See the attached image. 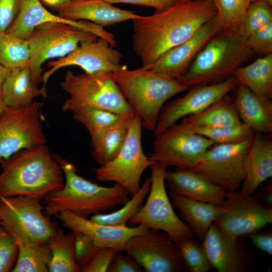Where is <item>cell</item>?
Here are the masks:
<instances>
[{
    "label": "cell",
    "instance_id": "cell-1",
    "mask_svg": "<svg viewBox=\"0 0 272 272\" xmlns=\"http://www.w3.org/2000/svg\"><path fill=\"white\" fill-rule=\"evenodd\" d=\"M217 15L212 0H179L169 8L133 21L132 48L148 67L164 52L192 37Z\"/></svg>",
    "mask_w": 272,
    "mask_h": 272
},
{
    "label": "cell",
    "instance_id": "cell-2",
    "mask_svg": "<svg viewBox=\"0 0 272 272\" xmlns=\"http://www.w3.org/2000/svg\"><path fill=\"white\" fill-rule=\"evenodd\" d=\"M2 165L1 196H24L41 201L63 185V171L46 145L20 150Z\"/></svg>",
    "mask_w": 272,
    "mask_h": 272
},
{
    "label": "cell",
    "instance_id": "cell-3",
    "mask_svg": "<svg viewBox=\"0 0 272 272\" xmlns=\"http://www.w3.org/2000/svg\"><path fill=\"white\" fill-rule=\"evenodd\" d=\"M65 177L63 186L43 199L45 215L49 218L62 211L88 218L101 211L114 209L129 199L128 190L118 183L105 187L88 180L77 173L76 167L63 157L53 155Z\"/></svg>",
    "mask_w": 272,
    "mask_h": 272
},
{
    "label": "cell",
    "instance_id": "cell-4",
    "mask_svg": "<svg viewBox=\"0 0 272 272\" xmlns=\"http://www.w3.org/2000/svg\"><path fill=\"white\" fill-rule=\"evenodd\" d=\"M112 76L134 113L141 118L142 127L153 132L165 103L189 90L176 79L143 66L127 70L124 65Z\"/></svg>",
    "mask_w": 272,
    "mask_h": 272
},
{
    "label": "cell",
    "instance_id": "cell-5",
    "mask_svg": "<svg viewBox=\"0 0 272 272\" xmlns=\"http://www.w3.org/2000/svg\"><path fill=\"white\" fill-rule=\"evenodd\" d=\"M252 53L239 32L222 31L207 43L176 80L189 89L223 82L233 77Z\"/></svg>",
    "mask_w": 272,
    "mask_h": 272
},
{
    "label": "cell",
    "instance_id": "cell-6",
    "mask_svg": "<svg viewBox=\"0 0 272 272\" xmlns=\"http://www.w3.org/2000/svg\"><path fill=\"white\" fill-rule=\"evenodd\" d=\"M60 86L69 95L62 105L64 111L74 113L84 108L94 107L124 116L131 117L135 114L112 74L96 77L87 73L75 75L69 71Z\"/></svg>",
    "mask_w": 272,
    "mask_h": 272
},
{
    "label": "cell",
    "instance_id": "cell-7",
    "mask_svg": "<svg viewBox=\"0 0 272 272\" xmlns=\"http://www.w3.org/2000/svg\"><path fill=\"white\" fill-rule=\"evenodd\" d=\"M43 209L41 200L36 198L0 195L1 225L17 242L47 243L58 228Z\"/></svg>",
    "mask_w": 272,
    "mask_h": 272
},
{
    "label": "cell",
    "instance_id": "cell-8",
    "mask_svg": "<svg viewBox=\"0 0 272 272\" xmlns=\"http://www.w3.org/2000/svg\"><path fill=\"white\" fill-rule=\"evenodd\" d=\"M150 168L151 184L148 198L144 205L129 222L164 232L177 243L193 238L192 231L176 215L168 197L165 185L167 168L157 162Z\"/></svg>",
    "mask_w": 272,
    "mask_h": 272
},
{
    "label": "cell",
    "instance_id": "cell-9",
    "mask_svg": "<svg viewBox=\"0 0 272 272\" xmlns=\"http://www.w3.org/2000/svg\"><path fill=\"white\" fill-rule=\"evenodd\" d=\"M99 36L71 25L53 22L40 24L27 39L31 51L28 65L36 81H42V64L50 58L63 57L84 40Z\"/></svg>",
    "mask_w": 272,
    "mask_h": 272
},
{
    "label": "cell",
    "instance_id": "cell-10",
    "mask_svg": "<svg viewBox=\"0 0 272 272\" xmlns=\"http://www.w3.org/2000/svg\"><path fill=\"white\" fill-rule=\"evenodd\" d=\"M142 128L141 118L135 114L130 121L126 139L118 154L96 170L97 180L115 182L126 188L130 196L141 188L143 172L156 162L143 151Z\"/></svg>",
    "mask_w": 272,
    "mask_h": 272
},
{
    "label": "cell",
    "instance_id": "cell-11",
    "mask_svg": "<svg viewBox=\"0 0 272 272\" xmlns=\"http://www.w3.org/2000/svg\"><path fill=\"white\" fill-rule=\"evenodd\" d=\"M214 144L181 122H176L155 136L149 158L166 168L190 170Z\"/></svg>",
    "mask_w": 272,
    "mask_h": 272
},
{
    "label": "cell",
    "instance_id": "cell-12",
    "mask_svg": "<svg viewBox=\"0 0 272 272\" xmlns=\"http://www.w3.org/2000/svg\"><path fill=\"white\" fill-rule=\"evenodd\" d=\"M253 138L235 143L214 144L190 170L227 193L239 190L245 177V160Z\"/></svg>",
    "mask_w": 272,
    "mask_h": 272
},
{
    "label": "cell",
    "instance_id": "cell-13",
    "mask_svg": "<svg viewBox=\"0 0 272 272\" xmlns=\"http://www.w3.org/2000/svg\"><path fill=\"white\" fill-rule=\"evenodd\" d=\"M41 103L21 108L6 106L0 113V157L6 160L18 151L45 145L41 121Z\"/></svg>",
    "mask_w": 272,
    "mask_h": 272
},
{
    "label": "cell",
    "instance_id": "cell-14",
    "mask_svg": "<svg viewBox=\"0 0 272 272\" xmlns=\"http://www.w3.org/2000/svg\"><path fill=\"white\" fill-rule=\"evenodd\" d=\"M122 57V54L103 37L82 41L66 56L48 62L47 66L51 68L42 74L43 85L41 90L43 96H46L45 87L48 79L60 68L77 65L85 73L98 77L121 70L124 66L121 63Z\"/></svg>",
    "mask_w": 272,
    "mask_h": 272
},
{
    "label": "cell",
    "instance_id": "cell-15",
    "mask_svg": "<svg viewBox=\"0 0 272 272\" xmlns=\"http://www.w3.org/2000/svg\"><path fill=\"white\" fill-rule=\"evenodd\" d=\"M147 272H181L185 265L178 245L166 233L151 229L131 237L124 251Z\"/></svg>",
    "mask_w": 272,
    "mask_h": 272
},
{
    "label": "cell",
    "instance_id": "cell-16",
    "mask_svg": "<svg viewBox=\"0 0 272 272\" xmlns=\"http://www.w3.org/2000/svg\"><path fill=\"white\" fill-rule=\"evenodd\" d=\"M226 210L214 222L233 237H241L259 231L272 223V209L262 203L254 195L238 190L227 193Z\"/></svg>",
    "mask_w": 272,
    "mask_h": 272
},
{
    "label": "cell",
    "instance_id": "cell-17",
    "mask_svg": "<svg viewBox=\"0 0 272 272\" xmlns=\"http://www.w3.org/2000/svg\"><path fill=\"white\" fill-rule=\"evenodd\" d=\"M238 84L233 76L220 83L190 88L184 96L172 100L163 107L154 131L155 136L180 119L198 113L225 95Z\"/></svg>",
    "mask_w": 272,
    "mask_h": 272
},
{
    "label": "cell",
    "instance_id": "cell-18",
    "mask_svg": "<svg viewBox=\"0 0 272 272\" xmlns=\"http://www.w3.org/2000/svg\"><path fill=\"white\" fill-rule=\"evenodd\" d=\"M202 241L212 267L219 272H246L251 269L253 257L241 237H233L213 223Z\"/></svg>",
    "mask_w": 272,
    "mask_h": 272
},
{
    "label": "cell",
    "instance_id": "cell-19",
    "mask_svg": "<svg viewBox=\"0 0 272 272\" xmlns=\"http://www.w3.org/2000/svg\"><path fill=\"white\" fill-rule=\"evenodd\" d=\"M55 216L63 227L88 236L98 248L110 247L121 252L124 251L125 245L131 237L151 230L142 224L134 227L102 224L69 211H60Z\"/></svg>",
    "mask_w": 272,
    "mask_h": 272
},
{
    "label": "cell",
    "instance_id": "cell-20",
    "mask_svg": "<svg viewBox=\"0 0 272 272\" xmlns=\"http://www.w3.org/2000/svg\"><path fill=\"white\" fill-rule=\"evenodd\" d=\"M19 1L18 15L6 32L17 38L27 40L37 26L44 23L53 22L80 28L107 39L110 43L114 41L112 34L105 31L103 27L88 21L71 20L54 14L45 8L40 0Z\"/></svg>",
    "mask_w": 272,
    "mask_h": 272
},
{
    "label": "cell",
    "instance_id": "cell-21",
    "mask_svg": "<svg viewBox=\"0 0 272 272\" xmlns=\"http://www.w3.org/2000/svg\"><path fill=\"white\" fill-rule=\"evenodd\" d=\"M223 31L216 16L192 37L163 53L147 67L177 80L187 71L198 53L207 43Z\"/></svg>",
    "mask_w": 272,
    "mask_h": 272
},
{
    "label": "cell",
    "instance_id": "cell-22",
    "mask_svg": "<svg viewBox=\"0 0 272 272\" xmlns=\"http://www.w3.org/2000/svg\"><path fill=\"white\" fill-rule=\"evenodd\" d=\"M165 179L171 192L218 206L226 204V191L191 170H166Z\"/></svg>",
    "mask_w": 272,
    "mask_h": 272
},
{
    "label": "cell",
    "instance_id": "cell-23",
    "mask_svg": "<svg viewBox=\"0 0 272 272\" xmlns=\"http://www.w3.org/2000/svg\"><path fill=\"white\" fill-rule=\"evenodd\" d=\"M58 13L66 19L88 20L102 27L133 20L141 16L133 11L114 7L104 0H70Z\"/></svg>",
    "mask_w": 272,
    "mask_h": 272
},
{
    "label": "cell",
    "instance_id": "cell-24",
    "mask_svg": "<svg viewBox=\"0 0 272 272\" xmlns=\"http://www.w3.org/2000/svg\"><path fill=\"white\" fill-rule=\"evenodd\" d=\"M245 177L238 191L253 195L257 187L272 176L271 134L255 132L245 160Z\"/></svg>",
    "mask_w": 272,
    "mask_h": 272
},
{
    "label": "cell",
    "instance_id": "cell-25",
    "mask_svg": "<svg viewBox=\"0 0 272 272\" xmlns=\"http://www.w3.org/2000/svg\"><path fill=\"white\" fill-rule=\"evenodd\" d=\"M232 92L233 103L242 122L255 132L271 134V99L255 94L240 83Z\"/></svg>",
    "mask_w": 272,
    "mask_h": 272
},
{
    "label": "cell",
    "instance_id": "cell-26",
    "mask_svg": "<svg viewBox=\"0 0 272 272\" xmlns=\"http://www.w3.org/2000/svg\"><path fill=\"white\" fill-rule=\"evenodd\" d=\"M173 205L176 208L185 223L194 235L202 241L210 226L226 209L227 206H218L198 201L169 191Z\"/></svg>",
    "mask_w": 272,
    "mask_h": 272
},
{
    "label": "cell",
    "instance_id": "cell-27",
    "mask_svg": "<svg viewBox=\"0 0 272 272\" xmlns=\"http://www.w3.org/2000/svg\"><path fill=\"white\" fill-rule=\"evenodd\" d=\"M38 85L28 66L11 70L3 84L1 97L7 107L27 106L35 97L43 95Z\"/></svg>",
    "mask_w": 272,
    "mask_h": 272
},
{
    "label": "cell",
    "instance_id": "cell-28",
    "mask_svg": "<svg viewBox=\"0 0 272 272\" xmlns=\"http://www.w3.org/2000/svg\"><path fill=\"white\" fill-rule=\"evenodd\" d=\"M181 122L189 126L204 127L233 126L242 122L228 94L202 111L183 118Z\"/></svg>",
    "mask_w": 272,
    "mask_h": 272
},
{
    "label": "cell",
    "instance_id": "cell-29",
    "mask_svg": "<svg viewBox=\"0 0 272 272\" xmlns=\"http://www.w3.org/2000/svg\"><path fill=\"white\" fill-rule=\"evenodd\" d=\"M233 76L253 93L272 98V54L262 56L245 66H240Z\"/></svg>",
    "mask_w": 272,
    "mask_h": 272
},
{
    "label": "cell",
    "instance_id": "cell-30",
    "mask_svg": "<svg viewBox=\"0 0 272 272\" xmlns=\"http://www.w3.org/2000/svg\"><path fill=\"white\" fill-rule=\"evenodd\" d=\"M132 117L123 119L91 138L93 156L100 166L111 161L118 154L126 139Z\"/></svg>",
    "mask_w": 272,
    "mask_h": 272
},
{
    "label": "cell",
    "instance_id": "cell-31",
    "mask_svg": "<svg viewBox=\"0 0 272 272\" xmlns=\"http://www.w3.org/2000/svg\"><path fill=\"white\" fill-rule=\"evenodd\" d=\"M47 244L51 253L48 266L49 271H80L75 257L74 237L72 231L66 234L63 230L57 228Z\"/></svg>",
    "mask_w": 272,
    "mask_h": 272
},
{
    "label": "cell",
    "instance_id": "cell-32",
    "mask_svg": "<svg viewBox=\"0 0 272 272\" xmlns=\"http://www.w3.org/2000/svg\"><path fill=\"white\" fill-rule=\"evenodd\" d=\"M17 244L18 247L17 259L11 271H49L48 266L51 257V253L47 243L17 242Z\"/></svg>",
    "mask_w": 272,
    "mask_h": 272
},
{
    "label": "cell",
    "instance_id": "cell-33",
    "mask_svg": "<svg viewBox=\"0 0 272 272\" xmlns=\"http://www.w3.org/2000/svg\"><path fill=\"white\" fill-rule=\"evenodd\" d=\"M151 184V177L147 178L140 189L120 209L108 214L97 213L90 219L98 223L115 226H126V223L140 210L148 195Z\"/></svg>",
    "mask_w": 272,
    "mask_h": 272
},
{
    "label": "cell",
    "instance_id": "cell-34",
    "mask_svg": "<svg viewBox=\"0 0 272 272\" xmlns=\"http://www.w3.org/2000/svg\"><path fill=\"white\" fill-rule=\"evenodd\" d=\"M31 57L28 40L0 33V64L13 70L28 66Z\"/></svg>",
    "mask_w": 272,
    "mask_h": 272
},
{
    "label": "cell",
    "instance_id": "cell-35",
    "mask_svg": "<svg viewBox=\"0 0 272 272\" xmlns=\"http://www.w3.org/2000/svg\"><path fill=\"white\" fill-rule=\"evenodd\" d=\"M128 117H130L94 107H86L80 109L74 112V119L86 127L91 138Z\"/></svg>",
    "mask_w": 272,
    "mask_h": 272
},
{
    "label": "cell",
    "instance_id": "cell-36",
    "mask_svg": "<svg viewBox=\"0 0 272 272\" xmlns=\"http://www.w3.org/2000/svg\"><path fill=\"white\" fill-rule=\"evenodd\" d=\"M184 124L192 131L211 140L215 144L240 142L253 138L255 133L249 125L243 122L236 126L219 127H197Z\"/></svg>",
    "mask_w": 272,
    "mask_h": 272
},
{
    "label": "cell",
    "instance_id": "cell-37",
    "mask_svg": "<svg viewBox=\"0 0 272 272\" xmlns=\"http://www.w3.org/2000/svg\"><path fill=\"white\" fill-rule=\"evenodd\" d=\"M255 0H212L223 31L239 32L244 13Z\"/></svg>",
    "mask_w": 272,
    "mask_h": 272
},
{
    "label": "cell",
    "instance_id": "cell-38",
    "mask_svg": "<svg viewBox=\"0 0 272 272\" xmlns=\"http://www.w3.org/2000/svg\"><path fill=\"white\" fill-rule=\"evenodd\" d=\"M177 244L185 270L189 272H208L212 268L202 243L191 238Z\"/></svg>",
    "mask_w": 272,
    "mask_h": 272
},
{
    "label": "cell",
    "instance_id": "cell-39",
    "mask_svg": "<svg viewBox=\"0 0 272 272\" xmlns=\"http://www.w3.org/2000/svg\"><path fill=\"white\" fill-rule=\"evenodd\" d=\"M272 22V6L262 1L252 2L243 15L239 32L245 38Z\"/></svg>",
    "mask_w": 272,
    "mask_h": 272
},
{
    "label": "cell",
    "instance_id": "cell-40",
    "mask_svg": "<svg viewBox=\"0 0 272 272\" xmlns=\"http://www.w3.org/2000/svg\"><path fill=\"white\" fill-rule=\"evenodd\" d=\"M18 247L13 236L0 225V272L12 271Z\"/></svg>",
    "mask_w": 272,
    "mask_h": 272
},
{
    "label": "cell",
    "instance_id": "cell-41",
    "mask_svg": "<svg viewBox=\"0 0 272 272\" xmlns=\"http://www.w3.org/2000/svg\"><path fill=\"white\" fill-rule=\"evenodd\" d=\"M74 237L76 262L80 271L91 260L99 248L92 239L83 233L72 231Z\"/></svg>",
    "mask_w": 272,
    "mask_h": 272
},
{
    "label": "cell",
    "instance_id": "cell-42",
    "mask_svg": "<svg viewBox=\"0 0 272 272\" xmlns=\"http://www.w3.org/2000/svg\"><path fill=\"white\" fill-rule=\"evenodd\" d=\"M249 49L260 55L272 54V22L258 29L246 38Z\"/></svg>",
    "mask_w": 272,
    "mask_h": 272
},
{
    "label": "cell",
    "instance_id": "cell-43",
    "mask_svg": "<svg viewBox=\"0 0 272 272\" xmlns=\"http://www.w3.org/2000/svg\"><path fill=\"white\" fill-rule=\"evenodd\" d=\"M117 251L110 247L99 248L90 261L81 270L82 272L107 271Z\"/></svg>",
    "mask_w": 272,
    "mask_h": 272
},
{
    "label": "cell",
    "instance_id": "cell-44",
    "mask_svg": "<svg viewBox=\"0 0 272 272\" xmlns=\"http://www.w3.org/2000/svg\"><path fill=\"white\" fill-rule=\"evenodd\" d=\"M117 251L108 267V272H142L143 269L129 254Z\"/></svg>",
    "mask_w": 272,
    "mask_h": 272
},
{
    "label": "cell",
    "instance_id": "cell-45",
    "mask_svg": "<svg viewBox=\"0 0 272 272\" xmlns=\"http://www.w3.org/2000/svg\"><path fill=\"white\" fill-rule=\"evenodd\" d=\"M19 10V0H0V33L6 32L12 24Z\"/></svg>",
    "mask_w": 272,
    "mask_h": 272
},
{
    "label": "cell",
    "instance_id": "cell-46",
    "mask_svg": "<svg viewBox=\"0 0 272 272\" xmlns=\"http://www.w3.org/2000/svg\"><path fill=\"white\" fill-rule=\"evenodd\" d=\"M113 4L124 3L131 5L151 7L155 9L156 12L164 11L173 6L179 0H104Z\"/></svg>",
    "mask_w": 272,
    "mask_h": 272
},
{
    "label": "cell",
    "instance_id": "cell-47",
    "mask_svg": "<svg viewBox=\"0 0 272 272\" xmlns=\"http://www.w3.org/2000/svg\"><path fill=\"white\" fill-rule=\"evenodd\" d=\"M252 244L260 250L272 255V232L269 230L263 232H256L247 235Z\"/></svg>",
    "mask_w": 272,
    "mask_h": 272
},
{
    "label": "cell",
    "instance_id": "cell-48",
    "mask_svg": "<svg viewBox=\"0 0 272 272\" xmlns=\"http://www.w3.org/2000/svg\"><path fill=\"white\" fill-rule=\"evenodd\" d=\"M265 206L271 208L272 206V185L268 182L257 194L254 195Z\"/></svg>",
    "mask_w": 272,
    "mask_h": 272
},
{
    "label": "cell",
    "instance_id": "cell-49",
    "mask_svg": "<svg viewBox=\"0 0 272 272\" xmlns=\"http://www.w3.org/2000/svg\"><path fill=\"white\" fill-rule=\"evenodd\" d=\"M70 0H40L43 5L51 10L58 11L60 8Z\"/></svg>",
    "mask_w": 272,
    "mask_h": 272
},
{
    "label": "cell",
    "instance_id": "cell-50",
    "mask_svg": "<svg viewBox=\"0 0 272 272\" xmlns=\"http://www.w3.org/2000/svg\"><path fill=\"white\" fill-rule=\"evenodd\" d=\"M11 71V70H10L0 64V98L2 95L3 84Z\"/></svg>",
    "mask_w": 272,
    "mask_h": 272
},
{
    "label": "cell",
    "instance_id": "cell-51",
    "mask_svg": "<svg viewBox=\"0 0 272 272\" xmlns=\"http://www.w3.org/2000/svg\"><path fill=\"white\" fill-rule=\"evenodd\" d=\"M6 107L4 104L2 97L0 98V113Z\"/></svg>",
    "mask_w": 272,
    "mask_h": 272
},
{
    "label": "cell",
    "instance_id": "cell-52",
    "mask_svg": "<svg viewBox=\"0 0 272 272\" xmlns=\"http://www.w3.org/2000/svg\"><path fill=\"white\" fill-rule=\"evenodd\" d=\"M255 1H262L272 6V0H255Z\"/></svg>",
    "mask_w": 272,
    "mask_h": 272
},
{
    "label": "cell",
    "instance_id": "cell-53",
    "mask_svg": "<svg viewBox=\"0 0 272 272\" xmlns=\"http://www.w3.org/2000/svg\"><path fill=\"white\" fill-rule=\"evenodd\" d=\"M4 162V160L0 157V163L2 164Z\"/></svg>",
    "mask_w": 272,
    "mask_h": 272
},
{
    "label": "cell",
    "instance_id": "cell-54",
    "mask_svg": "<svg viewBox=\"0 0 272 272\" xmlns=\"http://www.w3.org/2000/svg\"><path fill=\"white\" fill-rule=\"evenodd\" d=\"M0 225H1V220H0Z\"/></svg>",
    "mask_w": 272,
    "mask_h": 272
}]
</instances>
